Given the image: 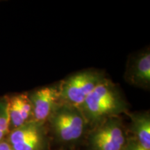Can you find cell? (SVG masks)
I'll return each mask as SVG.
<instances>
[{"label":"cell","instance_id":"cell-8","mask_svg":"<svg viewBox=\"0 0 150 150\" xmlns=\"http://www.w3.org/2000/svg\"><path fill=\"white\" fill-rule=\"evenodd\" d=\"M127 79L131 84L149 87L150 84V54L146 52L138 56L127 72Z\"/></svg>","mask_w":150,"mask_h":150},{"label":"cell","instance_id":"cell-5","mask_svg":"<svg viewBox=\"0 0 150 150\" xmlns=\"http://www.w3.org/2000/svg\"><path fill=\"white\" fill-rule=\"evenodd\" d=\"M92 144L95 150H122L125 146L122 129L115 122H109L94 134Z\"/></svg>","mask_w":150,"mask_h":150},{"label":"cell","instance_id":"cell-1","mask_svg":"<svg viewBox=\"0 0 150 150\" xmlns=\"http://www.w3.org/2000/svg\"><path fill=\"white\" fill-rule=\"evenodd\" d=\"M104 81L102 74L95 71H84L63 81L59 88V98L65 104L80 108L97 85Z\"/></svg>","mask_w":150,"mask_h":150},{"label":"cell","instance_id":"cell-11","mask_svg":"<svg viewBox=\"0 0 150 150\" xmlns=\"http://www.w3.org/2000/svg\"><path fill=\"white\" fill-rule=\"evenodd\" d=\"M122 150H147L140 146L138 142L131 141L129 142L128 145L125 146Z\"/></svg>","mask_w":150,"mask_h":150},{"label":"cell","instance_id":"cell-2","mask_svg":"<svg viewBox=\"0 0 150 150\" xmlns=\"http://www.w3.org/2000/svg\"><path fill=\"white\" fill-rule=\"evenodd\" d=\"M91 119H99L122 109V103L114 87L102 81L88 96L81 106Z\"/></svg>","mask_w":150,"mask_h":150},{"label":"cell","instance_id":"cell-12","mask_svg":"<svg viewBox=\"0 0 150 150\" xmlns=\"http://www.w3.org/2000/svg\"><path fill=\"white\" fill-rule=\"evenodd\" d=\"M0 150H14L12 146L10 145L8 140L6 139L3 140L2 141L0 142Z\"/></svg>","mask_w":150,"mask_h":150},{"label":"cell","instance_id":"cell-6","mask_svg":"<svg viewBox=\"0 0 150 150\" xmlns=\"http://www.w3.org/2000/svg\"><path fill=\"white\" fill-rule=\"evenodd\" d=\"M33 108V121L39 123L47 118L56 107L59 91L55 87H45L29 96Z\"/></svg>","mask_w":150,"mask_h":150},{"label":"cell","instance_id":"cell-10","mask_svg":"<svg viewBox=\"0 0 150 150\" xmlns=\"http://www.w3.org/2000/svg\"><path fill=\"white\" fill-rule=\"evenodd\" d=\"M10 132L8 97L0 99V142L6 138Z\"/></svg>","mask_w":150,"mask_h":150},{"label":"cell","instance_id":"cell-3","mask_svg":"<svg viewBox=\"0 0 150 150\" xmlns=\"http://www.w3.org/2000/svg\"><path fill=\"white\" fill-rule=\"evenodd\" d=\"M52 113L51 121L54 131L61 140L74 141L82 136L85 118L78 108L64 104L56 106Z\"/></svg>","mask_w":150,"mask_h":150},{"label":"cell","instance_id":"cell-7","mask_svg":"<svg viewBox=\"0 0 150 150\" xmlns=\"http://www.w3.org/2000/svg\"><path fill=\"white\" fill-rule=\"evenodd\" d=\"M10 131L22 126L33 116V108L29 97L26 94H19L8 97Z\"/></svg>","mask_w":150,"mask_h":150},{"label":"cell","instance_id":"cell-4","mask_svg":"<svg viewBox=\"0 0 150 150\" xmlns=\"http://www.w3.org/2000/svg\"><path fill=\"white\" fill-rule=\"evenodd\" d=\"M6 139L14 150H40L42 138L39 123L28 122L11 130Z\"/></svg>","mask_w":150,"mask_h":150},{"label":"cell","instance_id":"cell-9","mask_svg":"<svg viewBox=\"0 0 150 150\" xmlns=\"http://www.w3.org/2000/svg\"><path fill=\"white\" fill-rule=\"evenodd\" d=\"M134 131L138 143L147 150H150V118L147 114H137L133 117Z\"/></svg>","mask_w":150,"mask_h":150}]
</instances>
